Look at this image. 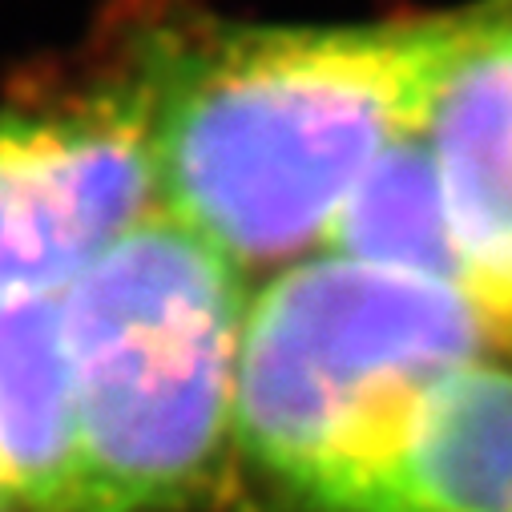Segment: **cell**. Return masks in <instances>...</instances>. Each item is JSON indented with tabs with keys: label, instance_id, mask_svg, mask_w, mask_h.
<instances>
[{
	"label": "cell",
	"instance_id": "obj_1",
	"mask_svg": "<svg viewBox=\"0 0 512 512\" xmlns=\"http://www.w3.org/2000/svg\"><path fill=\"white\" fill-rule=\"evenodd\" d=\"M460 13L392 25H206L130 49L158 206L246 271L323 242L347 194L420 130Z\"/></svg>",
	"mask_w": 512,
	"mask_h": 512
},
{
	"label": "cell",
	"instance_id": "obj_2",
	"mask_svg": "<svg viewBox=\"0 0 512 512\" xmlns=\"http://www.w3.org/2000/svg\"><path fill=\"white\" fill-rule=\"evenodd\" d=\"M488 331L452 287L339 254L291 263L242 315L234 448L299 512H400L420 400Z\"/></svg>",
	"mask_w": 512,
	"mask_h": 512
},
{
	"label": "cell",
	"instance_id": "obj_3",
	"mask_svg": "<svg viewBox=\"0 0 512 512\" xmlns=\"http://www.w3.org/2000/svg\"><path fill=\"white\" fill-rule=\"evenodd\" d=\"M77 392V512H174L226 492L242 271L154 214L61 291Z\"/></svg>",
	"mask_w": 512,
	"mask_h": 512
},
{
	"label": "cell",
	"instance_id": "obj_4",
	"mask_svg": "<svg viewBox=\"0 0 512 512\" xmlns=\"http://www.w3.org/2000/svg\"><path fill=\"white\" fill-rule=\"evenodd\" d=\"M158 206L146 85L113 81L0 113V291H65Z\"/></svg>",
	"mask_w": 512,
	"mask_h": 512
},
{
	"label": "cell",
	"instance_id": "obj_5",
	"mask_svg": "<svg viewBox=\"0 0 512 512\" xmlns=\"http://www.w3.org/2000/svg\"><path fill=\"white\" fill-rule=\"evenodd\" d=\"M424 130L464 254V299L512 335V0L460 13Z\"/></svg>",
	"mask_w": 512,
	"mask_h": 512
},
{
	"label": "cell",
	"instance_id": "obj_6",
	"mask_svg": "<svg viewBox=\"0 0 512 512\" xmlns=\"http://www.w3.org/2000/svg\"><path fill=\"white\" fill-rule=\"evenodd\" d=\"M77 472L61 291H0V484L29 512H77Z\"/></svg>",
	"mask_w": 512,
	"mask_h": 512
},
{
	"label": "cell",
	"instance_id": "obj_7",
	"mask_svg": "<svg viewBox=\"0 0 512 512\" xmlns=\"http://www.w3.org/2000/svg\"><path fill=\"white\" fill-rule=\"evenodd\" d=\"M400 512H512V371L464 363L420 400L400 456Z\"/></svg>",
	"mask_w": 512,
	"mask_h": 512
},
{
	"label": "cell",
	"instance_id": "obj_8",
	"mask_svg": "<svg viewBox=\"0 0 512 512\" xmlns=\"http://www.w3.org/2000/svg\"><path fill=\"white\" fill-rule=\"evenodd\" d=\"M323 254L428 279L464 295V254L424 125L400 134L371 162L327 226Z\"/></svg>",
	"mask_w": 512,
	"mask_h": 512
},
{
	"label": "cell",
	"instance_id": "obj_9",
	"mask_svg": "<svg viewBox=\"0 0 512 512\" xmlns=\"http://www.w3.org/2000/svg\"><path fill=\"white\" fill-rule=\"evenodd\" d=\"M0 512H29V508L17 504V500H0Z\"/></svg>",
	"mask_w": 512,
	"mask_h": 512
},
{
	"label": "cell",
	"instance_id": "obj_10",
	"mask_svg": "<svg viewBox=\"0 0 512 512\" xmlns=\"http://www.w3.org/2000/svg\"><path fill=\"white\" fill-rule=\"evenodd\" d=\"M0 500H13V496H9V492H5V484H0Z\"/></svg>",
	"mask_w": 512,
	"mask_h": 512
}]
</instances>
